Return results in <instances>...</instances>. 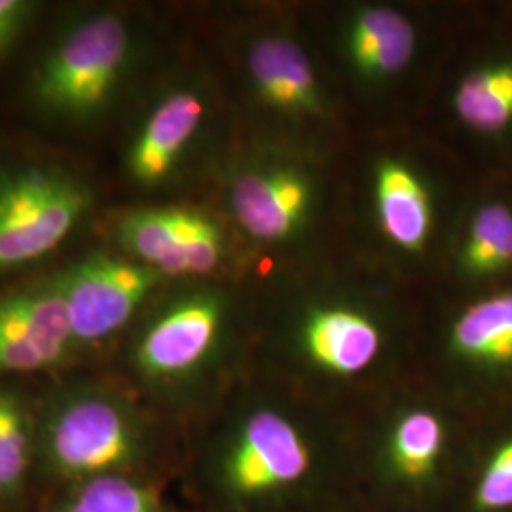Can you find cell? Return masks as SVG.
<instances>
[{
  "mask_svg": "<svg viewBox=\"0 0 512 512\" xmlns=\"http://www.w3.org/2000/svg\"><path fill=\"white\" fill-rule=\"evenodd\" d=\"M274 393L239 399L183 458L190 512H344L355 505L348 420Z\"/></svg>",
  "mask_w": 512,
  "mask_h": 512,
  "instance_id": "cell-1",
  "label": "cell"
},
{
  "mask_svg": "<svg viewBox=\"0 0 512 512\" xmlns=\"http://www.w3.org/2000/svg\"><path fill=\"white\" fill-rule=\"evenodd\" d=\"M450 401L404 397L349 425L359 503L376 512H450L471 418Z\"/></svg>",
  "mask_w": 512,
  "mask_h": 512,
  "instance_id": "cell-2",
  "label": "cell"
},
{
  "mask_svg": "<svg viewBox=\"0 0 512 512\" xmlns=\"http://www.w3.org/2000/svg\"><path fill=\"white\" fill-rule=\"evenodd\" d=\"M183 456L141 406L107 385H63L35 421L40 471L71 486L107 475L171 482Z\"/></svg>",
  "mask_w": 512,
  "mask_h": 512,
  "instance_id": "cell-3",
  "label": "cell"
},
{
  "mask_svg": "<svg viewBox=\"0 0 512 512\" xmlns=\"http://www.w3.org/2000/svg\"><path fill=\"white\" fill-rule=\"evenodd\" d=\"M131 55L133 37L118 14L76 19L38 63L31 80L33 105L57 122L92 124L120 93Z\"/></svg>",
  "mask_w": 512,
  "mask_h": 512,
  "instance_id": "cell-4",
  "label": "cell"
},
{
  "mask_svg": "<svg viewBox=\"0 0 512 512\" xmlns=\"http://www.w3.org/2000/svg\"><path fill=\"white\" fill-rule=\"evenodd\" d=\"M226 353V308L211 293L181 298L154 315L129 348L139 384L165 403L184 406L217 374Z\"/></svg>",
  "mask_w": 512,
  "mask_h": 512,
  "instance_id": "cell-5",
  "label": "cell"
},
{
  "mask_svg": "<svg viewBox=\"0 0 512 512\" xmlns=\"http://www.w3.org/2000/svg\"><path fill=\"white\" fill-rule=\"evenodd\" d=\"M92 207V188L59 165L0 167V274L50 255Z\"/></svg>",
  "mask_w": 512,
  "mask_h": 512,
  "instance_id": "cell-6",
  "label": "cell"
},
{
  "mask_svg": "<svg viewBox=\"0 0 512 512\" xmlns=\"http://www.w3.org/2000/svg\"><path fill=\"white\" fill-rule=\"evenodd\" d=\"M162 274L124 256L93 253L59 274L73 346H92L128 327Z\"/></svg>",
  "mask_w": 512,
  "mask_h": 512,
  "instance_id": "cell-7",
  "label": "cell"
},
{
  "mask_svg": "<svg viewBox=\"0 0 512 512\" xmlns=\"http://www.w3.org/2000/svg\"><path fill=\"white\" fill-rule=\"evenodd\" d=\"M291 349L300 376L330 387H355L384 368L389 338L363 311L321 308L300 321Z\"/></svg>",
  "mask_w": 512,
  "mask_h": 512,
  "instance_id": "cell-8",
  "label": "cell"
},
{
  "mask_svg": "<svg viewBox=\"0 0 512 512\" xmlns=\"http://www.w3.org/2000/svg\"><path fill=\"white\" fill-rule=\"evenodd\" d=\"M114 236L122 251L162 275L211 274L224 255L219 224L183 207L131 211Z\"/></svg>",
  "mask_w": 512,
  "mask_h": 512,
  "instance_id": "cell-9",
  "label": "cell"
},
{
  "mask_svg": "<svg viewBox=\"0 0 512 512\" xmlns=\"http://www.w3.org/2000/svg\"><path fill=\"white\" fill-rule=\"evenodd\" d=\"M440 357L456 387L488 399L512 395V291L459 311L444 332Z\"/></svg>",
  "mask_w": 512,
  "mask_h": 512,
  "instance_id": "cell-10",
  "label": "cell"
},
{
  "mask_svg": "<svg viewBox=\"0 0 512 512\" xmlns=\"http://www.w3.org/2000/svg\"><path fill=\"white\" fill-rule=\"evenodd\" d=\"M73 348L59 275L0 298V374L59 365Z\"/></svg>",
  "mask_w": 512,
  "mask_h": 512,
  "instance_id": "cell-11",
  "label": "cell"
},
{
  "mask_svg": "<svg viewBox=\"0 0 512 512\" xmlns=\"http://www.w3.org/2000/svg\"><path fill=\"white\" fill-rule=\"evenodd\" d=\"M205 105L192 90L169 93L150 110L126 154L128 175L137 184L164 183L202 126Z\"/></svg>",
  "mask_w": 512,
  "mask_h": 512,
  "instance_id": "cell-12",
  "label": "cell"
},
{
  "mask_svg": "<svg viewBox=\"0 0 512 512\" xmlns=\"http://www.w3.org/2000/svg\"><path fill=\"white\" fill-rule=\"evenodd\" d=\"M473 421L450 512H512V416Z\"/></svg>",
  "mask_w": 512,
  "mask_h": 512,
  "instance_id": "cell-13",
  "label": "cell"
},
{
  "mask_svg": "<svg viewBox=\"0 0 512 512\" xmlns=\"http://www.w3.org/2000/svg\"><path fill=\"white\" fill-rule=\"evenodd\" d=\"M310 186L293 169H253L232 184L230 202L239 224L256 239L289 238L310 207Z\"/></svg>",
  "mask_w": 512,
  "mask_h": 512,
  "instance_id": "cell-14",
  "label": "cell"
},
{
  "mask_svg": "<svg viewBox=\"0 0 512 512\" xmlns=\"http://www.w3.org/2000/svg\"><path fill=\"white\" fill-rule=\"evenodd\" d=\"M249 71L264 101L291 112H317L321 97L310 61L285 38L258 40L249 54Z\"/></svg>",
  "mask_w": 512,
  "mask_h": 512,
  "instance_id": "cell-15",
  "label": "cell"
},
{
  "mask_svg": "<svg viewBox=\"0 0 512 512\" xmlns=\"http://www.w3.org/2000/svg\"><path fill=\"white\" fill-rule=\"evenodd\" d=\"M376 205L385 236L420 251L431 230V203L418 177L403 164L384 162L376 175Z\"/></svg>",
  "mask_w": 512,
  "mask_h": 512,
  "instance_id": "cell-16",
  "label": "cell"
},
{
  "mask_svg": "<svg viewBox=\"0 0 512 512\" xmlns=\"http://www.w3.org/2000/svg\"><path fill=\"white\" fill-rule=\"evenodd\" d=\"M54 512H190L169 497V482L145 476H97L74 484Z\"/></svg>",
  "mask_w": 512,
  "mask_h": 512,
  "instance_id": "cell-17",
  "label": "cell"
},
{
  "mask_svg": "<svg viewBox=\"0 0 512 512\" xmlns=\"http://www.w3.org/2000/svg\"><path fill=\"white\" fill-rule=\"evenodd\" d=\"M414 44V27L395 10L370 8L353 23L351 57L366 76H389L401 71L412 59Z\"/></svg>",
  "mask_w": 512,
  "mask_h": 512,
  "instance_id": "cell-18",
  "label": "cell"
},
{
  "mask_svg": "<svg viewBox=\"0 0 512 512\" xmlns=\"http://www.w3.org/2000/svg\"><path fill=\"white\" fill-rule=\"evenodd\" d=\"M459 120L478 133L512 128V59L482 65L467 74L454 97Z\"/></svg>",
  "mask_w": 512,
  "mask_h": 512,
  "instance_id": "cell-19",
  "label": "cell"
},
{
  "mask_svg": "<svg viewBox=\"0 0 512 512\" xmlns=\"http://www.w3.org/2000/svg\"><path fill=\"white\" fill-rule=\"evenodd\" d=\"M35 456V420L14 389L0 387V501H14Z\"/></svg>",
  "mask_w": 512,
  "mask_h": 512,
  "instance_id": "cell-20",
  "label": "cell"
},
{
  "mask_svg": "<svg viewBox=\"0 0 512 512\" xmlns=\"http://www.w3.org/2000/svg\"><path fill=\"white\" fill-rule=\"evenodd\" d=\"M459 262L471 277H488L511 268L512 209L507 203H486L476 211Z\"/></svg>",
  "mask_w": 512,
  "mask_h": 512,
  "instance_id": "cell-21",
  "label": "cell"
},
{
  "mask_svg": "<svg viewBox=\"0 0 512 512\" xmlns=\"http://www.w3.org/2000/svg\"><path fill=\"white\" fill-rule=\"evenodd\" d=\"M37 4L29 0H0V61L12 52Z\"/></svg>",
  "mask_w": 512,
  "mask_h": 512,
  "instance_id": "cell-22",
  "label": "cell"
},
{
  "mask_svg": "<svg viewBox=\"0 0 512 512\" xmlns=\"http://www.w3.org/2000/svg\"><path fill=\"white\" fill-rule=\"evenodd\" d=\"M344 512H376V511H372V509H368V507H366V505H363V503H359V501H357V503H355V505H351V507H349V509H346V511Z\"/></svg>",
  "mask_w": 512,
  "mask_h": 512,
  "instance_id": "cell-23",
  "label": "cell"
}]
</instances>
